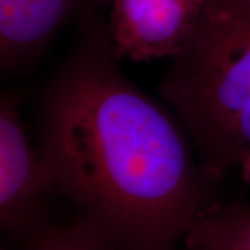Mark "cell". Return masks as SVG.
<instances>
[{"instance_id": "1", "label": "cell", "mask_w": 250, "mask_h": 250, "mask_svg": "<svg viewBox=\"0 0 250 250\" xmlns=\"http://www.w3.org/2000/svg\"><path fill=\"white\" fill-rule=\"evenodd\" d=\"M42 90L38 150L72 220L116 250H175L217 203L175 114L125 75L92 11Z\"/></svg>"}, {"instance_id": "2", "label": "cell", "mask_w": 250, "mask_h": 250, "mask_svg": "<svg viewBox=\"0 0 250 250\" xmlns=\"http://www.w3.org/2000/svg\"><path fill=\"white\" fill-rule=\"evenodd\" d=\"M171 59L161 96L221 182L250 157V0H208Z\"/></svg>"}, {"instance_id": "3", "label": "cell", "mask_w": 250, "mask_h": 250, "mask_svg": "<svg viewBox=\"0 0 250 250\" xmlns=\"http://www.w3.org/2000/svg\"><path fill=\"white\" fill-rule=\"evenodd\" d=\"M57 196L52 178L31 143L20 102L4 95L0 102V224L18 242L49 220L47 206Z\"/></svg>"}, {"instance_id": "4", "label": "cell", "mask_w": 250, "mask_h": 250, "mask_svg": "<svg viewBox=\"0 0 250 250\" xmlns=\"http://www.w3.org/2000/svg\"><path fill=\"white\" fill-rule=\"evenodd\" d=\"M107 25L117 54L132 62L172 57L208 0H110Z\"/></svg>"}, {"instance_id": "5", "label": "cell", "mask_w": 250, "mask_h": 250, "mask_svg": "<svg viewBox=\"0 0 250 250\" xmlns=\"http://www.w3.org/2000/svg\"><path fill=\"white\" fill-rule=\"evenodd\" d=\"M110 0H0V68L18 72L42 56L62 28Z\"/></svg>"}, {"instance_id": "6", "label": "cell", "mask_w": 250, "mask_h": 250, "mask_svg": "<svg viewBox=\"0 0 250 250\" xmlns=\"http://www.w3.org/2000/svg\"><path fill=\"white\" fill-rule=\"evenodd\" d=\"M182 250H250V205L217 202L195 220Z\"/></svg>"}, {"instance_id": "7", "label": "cell", "mask_w": 250, "mask_h": 250, "mask_svg": "<svg viewBox=\"0 0 250 250\" xmlns=\"http://www.w3.org/2000/svg\"><path fill=\"white\" fill-rule=\"evenodd\" d=\"M24 250H116L74 220L54 223L47 220L22 242Z\"/></svg>"}, {"instance_id": "8", "label": "cell", "mask_w": 250, "mask_h": 250, "mask_svg": "<svg viewBox=\"0 0 250 250\" xmlns=\"http://www.w3.org/2000/svg\"><path fill=\"white\" fill-rule=\"evenodd\" d=\"M239 171H241L242 179H243L245 182H248V184H249L250 182V157L248 159V160L245 161L243 164H242V167L239 168Z\"/></svg>"}]
</instances>
